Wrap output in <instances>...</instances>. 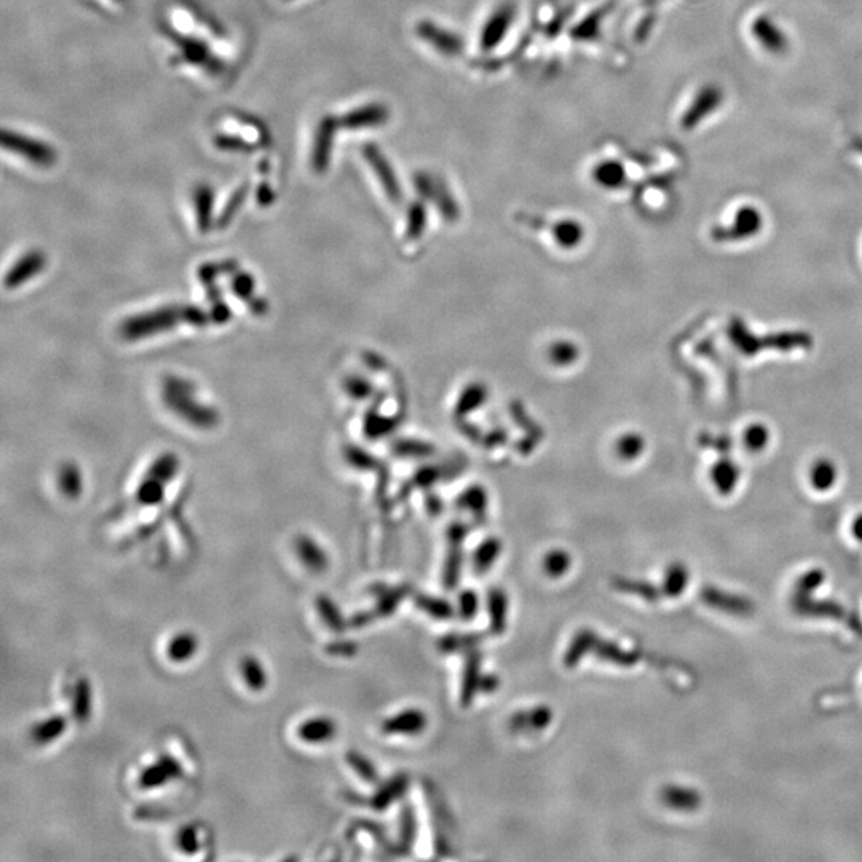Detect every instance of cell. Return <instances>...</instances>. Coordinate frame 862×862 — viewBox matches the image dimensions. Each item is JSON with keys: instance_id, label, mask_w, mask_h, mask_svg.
I'll list each match as a JSON object with an SVG mask.
<instances>
[{"instance_id": "6da1fadb", "label": "cell", "mask_w": 862, "mask_h": 862, "mask_svg": "<svg viewBox=\"0 0 862 862\" xmlns=\"http://www.w3.org/2000/svg\"><path fill=\"white\" fill-rule=\"evenodd\" d=\"M515 18L516 7L510 2L495 8L494 13L487 18L483 31H481V37H479V45L484 52H491L502 44V40L507 37Z\"/></svg>"}, {"instance_id": "7a4b0ae2", "label": "cell", "mask_w": 862, "mask_h": 862, "mask_svg": "<svg viewBox=\"0 0 862 862\" xmlns=\"http://www.w3.org/2000/svg\"><path fill=\"white\" fill-rule=\"evenodd\" d=\"M417 36L427 42L436 52L446 56H457L463 52L462 37L455 32L433 23V21H420L416 28Z\"/></svg>"}, {"instance_id": "3957f363", "label": "cell", "mask_w": 862, "mask_h": 862, "mask_svg": "<svg viewBox=\"0 0 862 862\" xmlns=\"http://www.w3.org/2000/svg\"><path fill=\"white\" fill-rule=\"evenodd\" d=\"M182 768L178 760L170 756H162L157 759V762L144 768L139 775V787L143 789H157L165 784L171 783L174 779L181 778Z\"/></svg>"}, {"instance_id": "277c9868", "label": "cell", "mask_w": 862, "mask_h": 862, "mask_svg": "<svg viewBox=\"0 0 862 862\" xmlns=\"http://www.w3.org/2000/svg\"><path fill=\"white\" fill-rule=\"evenodd\" d=\"M390 119L387 106L379 103L366 104L348 112L342 119V125L348 130H363V128L382 127Z\"/></svg>"}, {"instance_id": "5b68a950", "label": "cell", "mask_w": 862, "mask_h": 862, "mask_svg": "<svg viewBox=\"0 0 862 862\" xmlns=\"http://www.w3.org/2000/svg\"><path fill=\"white\" fill-rule=\"evenodd\" d=\"M363 154L364 159L368 160L369 165L376 171L377 178L382 182V186L387 190V194L393 200H398L401 197L400 182L396 179L393 168L390 167V163L385 159V155L374 144L364 146Z\"/></svg>"}, {"instance_id": "8992f818", "label": "cell", "mask_w": 862, "mask_h": 862, "mask_svg": "<svg viewBox=\"0 0 862 862\" xmlns=\"http://www.w3.org/2000/svg\"><path fill=\"white\" fill-rule=\"evenodd\" d=\"M336 732V722L326 716L310 717L297 728L299 740L307 744L328 743L336 736Z\"/></svg>"}, {"instance_id": "52a82bcc", "label": "cell", "mask_w": 862, "mask_h": 862, "mask_svg": "<svg viewBox=\"0 0 862 862\" xmlns=\"http://www.w3.org/2000/svg\"><path fill=\"white\" fill-rule=\"evenodd\" d=\"M198 649H200L198 637L189 631H182V633L171 637L170 642H168L167 657L176 665H184V663L194 660Z\"/></svg>"}, {"instance_id": "ba28073f", "label": "cell", "mask_w": 862, "mask_h": 862, "mask_svg": "<svg viewBox=\"0 0 862 862\" xmlns=\"http://www.w3.org/2000/svg\"><path fill=\"white\" fill-rule=\"evenodd\" d=\"M337 122L331 117L321 122L318 128L315 151H313V163L317 170H325L328 167L329 157L333 151L334 133H336Z\"/></svg>"}, {"instance_id": "9c48e42d", "label": "cell", "mask_w": 862, "mask_h": 862, "mask_svg": "<svg viewBox=\"0 0 862 862\" xmlns=\"http://www.w3.org/2000/svg\"><path fill=\"white\" fill-rule=\"evenodd\" d=\"M66 730H68V720H66V717L55 714V716H50L37 722L31 728V738L39 746H45V744L55 743V741L60 740Z\"/></svg>"}, {"instance_id": "30bf717a", "label": "cell", "mask_w": 862, "mask_h": 862, "mask_svg": "<svg viewBox=\"0 0 862 862\" xmlns=\"http://www.w3.org/2000/svg\"><path fill=\"white\" fill-rule=\"evenodd\" d=\"M91 709H93L91 682L87 677H80L72 690V716L79 724H85L91 717Z\"/></svg>"}, {"instance_id": "8fae6325", "label": "cell", "mask_w": 862, "mask_h": 862, "mask_svg": "<svg viewBox=\"0 0 862 862\" xmlns=\"http://www.w3.org/2000/svg\"><path fill=\"white\" fill-rule=\"evenodd\" d=\"M297 556L301 559L307 569L312 572H323L328 567V556L325 551L317 543L313 542L312 538L301 537L297 540L296 545Z\"/></svg>"}, {"instance_id": "7c38bea8", "label": "cell", "mask_w": 862, "mask_h": 862, "mask_svg": "<svg viewBox=\"0 0 862 862\" xmlns=\"http://www.w3.org/2000/svg\"><path fill=\"white\" fill-rule=\"evenodd\" d=\"M240 674H242V679L251 692L261 693L267 689L269 677H267L264 665L258 657L248 655V657L243 658L242 663H240Z\"/></svg>"}, {"instance_id": "4fadbf2b", "label": "cell", "mask_w": 862, "mask_h": 862, "mask_svg": "<svg viewBox=\"0 0 862 862\" xmlns=\"http://www.w3.org/2000/svg\"><path fill=\"white\" fill-rule=\"evenodd\" d=\"M4 136L10 138L8 133H5ZM12 149L18 154L26 155L28 159H31L32 162L39 163V165H50V163L55 160V155H53V151L48 149V146H44L42 143H37V141H31V139L20 138V136H12Z\"/></svg>"}, {"instance_id": "5bb4252c", "label": "cell", "mask_w": 862, "mask_h": 862, "mask_svg": "<svg viewBox=\"0 0 862 862\" xmlns=\"http://www.w3.org/2000/svg\"><path fill=\"white\" fill-rule=\"evenodd\" d=\"M425 727V717L419 711H406L385 724L387 732L417 733Z\"/></svg>"}, {"instance_id": "9a60e30c", "label": "cell", "mask_w": 862, "mask_h": 862, "mask_svg": "<svg viewBox=\"0 0 862 862\" xmlns=\"http://www.w3.org/2000/svg\"><path fill=\"white\" fill-rule=\"evenodd\" d=\"M594 179L602 187L615 189L625 181V170L617 162L599 163L598 167L594 168Z\"/></svg>"}, {"instance_id": "2e32d148", "label": "cell", "mask_w": 862, "mask_h": 862, "mask_svg": "<svg viewBox=\"0 0 862 862\" xmlns=\"http://www.w3.org/2000/svg\"><path fill=\"white\" fill-rule=\"evenodd\" d=\"M602 13H593L588 16L582 23L578 24L577 28L572 32L575 39L588 40L598 36L599 26H601Z\"/></svg>"}, {"instance_id": "e0dca14e", "label": "cell", "mask_w": 862, "mask_h": 862, "mask_svg": "<svg viewBox=\"0 0 862 862\" xmlns=\"http://www.w3.org/2000/svg\"><path fill=\"white\" fill-rule=\"evenodd\" d=\"M176 843H178V848L182 853H184V855H195L198 848H200L197 829L192 826L182 827L181 831H179Z\"/></svg>"}, {"instance_id": "ac0fdd59", "label": "cell", "mask_w": 862, "mask_h": 862, "mask_svg": "<svg viewBox=\"0 0 862 862\" xmlns=\"http://www.w3.org/2000/svg\"><path fill=\"white\" fill-rule=\"evenodd\" d=\"M317 609L318 612L321 613V617L323 620L328 623L331 628L339 629L344 625V620H342L341 613L337 610L336 605L333 602L329 601L328 598H318L317 599Z\"/></svg>"}, {"instance_id": "d6986e66", "label": "cell", "mask_w": 862, "mask_h": 862, "mask_svg": "<svg viewBox=\"0 0 862 862\" xmlns=\"http://www.w3.org/2000/svg\"><path fill=\"white\" fill-rule=\"evenodd\" d=\"M348 764L352 765L353 770H355L361 778L368 779V781H376V768H374V765H372L366 757L361 756L358 752H352V754L348 756Z\"/></svg>"}, {"instance_id": "ffe728a7", "label": "cell", "mask_w": 862, "mask_h": 862, "mask_svg": "<svg viewBox=\"0 0 862 862\" xmlns=\"http://www.w3.org/2000/svg\"><path fill=\"white\" fill-rule=\"evenodd\" d=\"M569 564L570 559L566 553L554 551V553L548 554V558H546L545 570L553 577H559V575L566 574Z\"/></svg>"}, {"instance_id": "44dd1931", "label": "cell", "mask_w": 862, "mask_h": 862, "mask_svg": "<svg viewBox=\"0 0 862 862\" xmlns=\"http://www.w3.org/2000/svg\"><path fill=\"white\" fill-rule=\"evenodd\" d=\"M492 618H494V623L502 628L503 625V615H505V599H503L502 593H492V601H491Z\"/></svg>"}, {"instance_id": "7402d4cb", "label": "cell", "mask_w": 862, "mask_h": 862, "mask_svg": "<svg viewBox=\"0 0 862 862\" xmlns=\"http://www.w3.org/2000/svg\"><path fill=\"white\" fill-rule=\"evenodd\" d=\"M558 235L562 240L575 242V238L580 235V229H578L577 224H574V222H561V226L558 227Z\"/></svg>"}, {"instance_id": "603a6c76", "label": "cell", "mask_w": 862, "mask_h": 862, "mask_svg": "<svg viewBox=\"0 0 862 862\" xmlns=\"http://www.w3.org/2000/svg\"><path fill=\"white\" fill-rule=\"evenodd\" d=\"M460 604L463 605V617H471V615H475L476 607H478V604H476L475 593H470V591H468V593L463 594L462 599H460Z\"/></svg>"}]
</instances>
